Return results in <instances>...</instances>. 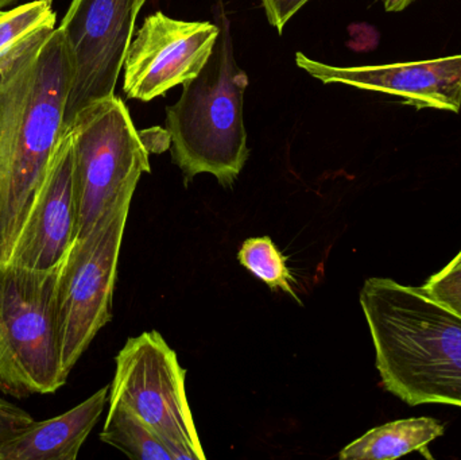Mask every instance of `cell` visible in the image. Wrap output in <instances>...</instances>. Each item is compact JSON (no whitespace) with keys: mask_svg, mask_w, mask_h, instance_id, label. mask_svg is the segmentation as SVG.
<instances>
[{"mask_svg":"<svg viewBox=\"0 0 461 460\" xmlns=\"http://www.w3.org/2000/svg\"><path fill=\"white\" fill-rule=\"evenodd\" d=\"M70 62L59 29L0 80V266L8 264L59 140Z\"/></svg>","mask_w":461,"mask_h":460,"instance_id":"cell-1","label":"cell"},{"mask_svg":"<svg viewBox=\"0 0 461 460\" xmlns=\"http://www.w3.org/2000/svg\"><path fill=\"white\" fill-rule=\"evenodd\" d=\"M359 302L384 388L409 407L461 408L460 316L392 278H367Z\"/></svg>","mask_w":461,"mask_h":460,"instance_id":"cell-2","label":"cell"},{"mask_svg":"<svg viewBox=\"0 0 461 460\" xmlns=\"http://www.w3.org/2000/svg\"><path fill=\"white\" fill-rule=\"evenodd\" d=\"M247 86L249 76L236 62L230 22L223 16L210 61L167 108L172 158L185 184L208 173L230 186L240 175L249 156L243 118Z\"/></svg>","mask_w":461,"mask_h":460,"instance_id":"cell-3","label":"cell"},{"mask_svg":"<svg viewBox=\"0 0 461 460\" xmlns=\"http://www.w3.org/2000/svg\"><path fill=\"white\" fill-rule=\"evenodd\" d=\"M59 267L0 266V393L5 396L56 393L67 383L57 316Z\"/></svg>","mask_w":461,"mask_h":460,"instance_id":"cell-4","label":"cell"},{"mask_svg":"<svg viewBox=\"0 0 461 460\" xmlns=\"http://www.w3.org/2000/svg\"><path fill=\"white\" fill-rule=\"evenodd\" d=\"M73 192L76 239L86 237L105 212L134 196L143 173H150L148 142L129 108L115 95L92 103L73 119Z\"/></svg>","mask_w":461,"mask_h":460,"instance_id":"cell-5","label":"cell"},{"mask_svg":"<svg viewBox=\"0 0 461 460\" xmlns=\"http://www.w3.org/2000/svg\"><path fill=\"white\" fill-rule=\"evenodd\" d=\"M132 196L113 205L76 239L59 267L57 316L62 364L69 375L97 332L113 319L119 256Z\"/></svg>","mask_w":461,"mask_h":460,"instance_id":"cell-6","label":"cell"},{"mask_svg":"<svg viewBox=\"0 0 461 460\" xmlns=\"http://www.w3.org/2000/svg\"><path fill=\"white\" fill-rule=\"evenodd\" d=\"M108 404H123L146 421L176 460H204L185 391L186 372L159 332L130 338L116 356Z\"/></svg>","mask_w":461,"mask_h":460,"instance_id":"cell-7","label":"cell"},{"mask_svg":"<svg viewBox=\"0 0 461 460\" xmlns=\"http://www.w3.org/2000/svg\"><path fill=\"white\" fill-rule=\"evenodd\" d=\"M138 0H72L61 24L70 62V89L65 108V127L92 103L115 95L123 69Z\"/></svg>","mask_w":461,"mask_h":460,"instance_id":"cell-8","label":"cell"},{"mask_svg":"<svg viewBox=\"0 0 461 460\" xmlns=\"http://www.w3.org/2000/svg\"><path fill=\"white\" fill-rule=\"evenodd\" d=\"M221 26L211 22L151 14L135 32L124 59L123 91L130 99L151 102L194 80L212 56Z\"/></svg>","mask_w":461,"mask_h":460,"instance_id":"cell-9","label":"cell"},{"mask_svg":"<svg viewBox=\"0 0 461 460\" xmlns=\"http://www.w3.org/2000/svg\"><path fill=\"white\" fill-rule=\"evenodd\" d=\"M298 68L325 84H344L397 96L411 107L460 113L461 53L427 61L370 67H332L298 51Z\"/></svg>","mask_w":461,"mask_h":460,"instance_id":"cell-10","label":"cell"},{"mask_svg":"<svg viewBox=\"0 0 461 460\" xmlns=\"http://www.w3.org/2000/svg\"><path fill=\"white\" fill-rule=\"evenodd\" d=\"M76 240L72 137L67 130L16 239L8 264L32 269L59 267Z\"/></svg>","mask_w":461,"mask_h":460,"instance_id":"cell-11","label":"cell"},{"mask_svg":"<svg viewBox=\"0 0 461 460\" xmlns=\"http://www.w3.org/2000/svg\"><path fill=\"white\" fill-rule=\"evenodd\" d=\"M110 386L97 391L64 415L34 421L0 443V460H75L108 402Z\"/></svg>","mask_w":461,"mask_h":460,"instance_id":"cell-12","label":"cell"},{"mask_svg":"<svg viewBox=\"0 0 461 460\" xmlns=\"http://www.w3.org/2000/svg\"><path fill=\"white\" fill-rule=\"evenodd\" d=\"M446 428L432 418L392 421L366 432L339 454L341 460H393L411 453L433 459L429 445L443 437Z\"/></svg>","mask_w":461,"mask_h":460,"instance_id":"cell-13","label":"cell"},{"mask_svg":"<svg viewBox=\"0 0 461 460\" xmlns=\"http://www.w3.org/2000/svg\"><path fill=\"white\" fill-rule=\"evenodd\" d=\"M53 0H34L0 11V80L34 56L56 32Z\"/></svg>","mask_w":461,"mask_h":460,"instance_id":"cell-14","label":"cell"},{"mask_svg":"<svg viewBox=\"0 0 461 460\" xmlns=\"http://www.w3.org/2000/svg\"><path fill=\"white\" fill-rule=\"evenodd\" d=\"M100 440L131 459L176 460L159 435L123 404H108Z\"/></svg>","mask_w":461,"mask_h":460,"instance_id":"cell-15","label":"cell"},{"mask_svg":"<svg viewBox=\"0 0 461 460\" xmlns=\"http://www.w3.org/2000/svg\"><path fill=\"white\" fill-rule=\"evenodd\" d=\"M241 266L266 284L271 291H282L297 300L293 284L294 277L286 264V257L268 237L244 240L238 254Z\"/></svg>","mask_w":461,"mask_h":460,"instance_id":"cell-16","label":"cell"},{"mask_svg":"<svg viewBox=\"0 0 461 460\" xmlns=\"http://www.w3.org/2000/svg\"><path fill=\"white\" fill-rule=\"evenodd\" d=\"M422 292L461 318V265L444 266L421 286Z\"/></svg>","mask_w":461,"mask_h":460,"instance_id":"cell-17","label":"cell"},{"mask_svg":"<svg viewBox=\"0 0 461 460\" xmlns=\"http://www.w3.org/2000/svg\"><path fill=\"white\" fill-rule=\"evenodd\" d=\"M34 421L29 412L0 397V443L15 437Z\"/></svg>","mask_w":461,"mask_h":460,"instance_id":"cell-18","label":"cell"},{"mask_svg":"<svg viewBox=\"0 0 461 460\" xmlns=\"http://www.w3.org/2000/svg\"><path fill=\"white\" fill-rule=\"evenodd\" d=\"M311 0H260L268 23L276 29L279 34L284 32L287 22Z\"/></svg>","mask_w":461,"mask_h":460,"instance_id":"cell-19","label":"cell"},{"mask_svg":"<svg viewBox=\"0 0 461 460\" xmlns=\"http://www.w3.org/2000/svg\"><path fill=\"white\" fill-rule=\"evenodd\" d=\"M413 2L414 0H384V8L389 13H400V11L405 10Z\"/></svg>","mask_w":461,"mask_h":460,"instance_id":"cell-20","label":"cell"},{"mask_svg":"<svg viewBox=\"0 0 461 460\" xmlns=\"http://www.w3.org/2000/svg\"><path fill=\"white\" fill-rule=\"evenodd\" d=\"M459 265H461V250L457 253V256L455 257L448 265H447V266H459Z\"/></svg>","mask_w":461,"mask_h":460,"instance_id":"cell-21","label":"cell"},{"mask_svg":"<svg viewBox=\"0 0 461 460\" xmlns=\"http://www.w3.org/2000/svg\"><path fill=\"white\" fill-rule=\"evenodd\" d=\"M15 2H18V0H0V11L3 8L8 7V5H14Z\"/></svg>","mask_w":461,"mask_h":460,"instance_id":"cell-22","label":"cell"},{"mask_svg":"<svg viewBox=\"0 0 461 460\" xmlns=\"http://www.w3.org/2000/svg\"><path fill=\"white\" fill-rule=\"evenodd\" d=\"M146 2H148V0H138V7H140V10H142V7L145 5Z\"/></svg>","mask_w":461,"mask_h":460,"instance_id":"cell-23","label":"cell"}]
</instances>
